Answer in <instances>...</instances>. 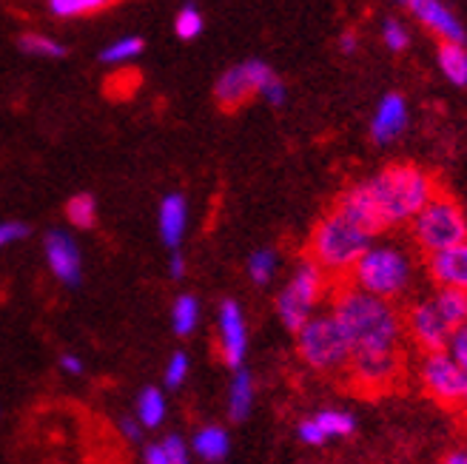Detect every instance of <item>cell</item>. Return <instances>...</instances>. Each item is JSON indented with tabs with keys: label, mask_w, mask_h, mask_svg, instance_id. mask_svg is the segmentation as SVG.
Returning <instances> with one entry per match:
<instances>
[{
	"label": "cell",
	"mask_w": 467,
	"mask_h": 464,
	"mask_svg": "<svg viewBox=\"0 0 467 464\" xmlns=\"http://www.w3.org/2000/svg\"><path fill=\"white\" fill-rule=\"evenodd\" d=\"M462 410L467 413V390H464V399H462Z\"/></svg>",
	"instance_id": "obj_46"
},
{
	"label": "cell",
	"mask_w": 467,
	"mask_h": 464,
	"mask_svg": "<svg viewBox=\"0 0 467 464\" xmlns=\"http://www.w3.org/2000/svg\"><path fill=\"white\" fill-rule=\"evenodd\" d=\"M17 49L23 55H37V57H66V46L52 40V37H46V35H37V32H23L17 37Z\"/></svg>",
	"instance_id": "obj_27"
},
{
	"label": "cell",
	"mask_w": 467,
	"mask_h": 464,
	"mask_svg": "<svg viewBox=\"0 0 467 464\" xmlns=\"http://www.w3.org/2000/svg\"><path fill=\"white\" fill-rule=\"evenodd\" d=\"M185 376H189V356H185L182 351H177L166 367V387H171V390L180 387L185 382Z\"/></svg>",
	"instance_id": "obj_34"
},
{
	"label": "cell",
	"mask_w": 467,
	"mask_h": 464,
	"mask_svg": "<svg viewBox=\"0 0 467 464\" xmlns=\"http://www.w3.org/2000/svg\"><path fill=\"white\" fill-rule=\"evenodd\" d=\"M408 129V103L402 95H385L373 111V120H370V137L377 146H388L393 140H400Z\"/></svg>",
	"instance_id": "obj_15"
},
{
	"label": "cell",
	"mask_w": 467,
	"mask_h": 464,
	"mask_svg": "<svg viewBox=\"0 0 467 464\" xmlns=\"http://www.w3.org/2000/svg\"><path fill=\"white\" fill-rule=\"evenodd\" d=\"M373 242H377V237L370 231L345 217L339 208H331L311 231L308 260L325 276H342V280H348V273L354 271L359 257Z\"/></svg>",
	"instance_id": "obj_3"
},
{
	"label": "cell",
	"mask_w": 467,
	"mask_h": 464,
	"mask_svg": "<svg viewBox=\"0 0 467 464\" xmlns=\"http://www.w3.org/2000/svg\"><path fill=\"white\" fill-rule=\"evenodd\" d=\"M328 291V276H325L311 260H302L285 288L276 294V316L288 331H299L311 316H317V305Z\"/></svg>",
	"instance_id": "obj_7"
},
{
	"label": "cell",
	"mask_w": 467,
	"mask_h": 464,
	"mask_svg": "<svg viewBox=\"0 0 467 464\" xmlns=\"http://www.w3.org/2000/svg\"><path fill=\"white\" fill-rule=\"evenodd\" d=\"M331 316L348 339L350 356L402 351L405 319L393 303L342 283L331 299Z\"/></svg>",
	"instance_id": "obj_1"
},
{
	"label": "cell",
	"mask_w": 467,
	"mask_h": 464,
	"mask_svg": "<svg viewBox=\"0 0 467 464\" xmlns=\"http://www.w3.org/2000/svg\"><path fill=\"white\" fill-rule=\"evenodd\" d=\"M431 303L436 305V311L445 316V322L451 328H462L467 325V291L459 288H436L431 294Z\"/></svg>",
	"instance_id": "obj_21"
},
{
	"label": "cell",
	"mask_w": 467,
	"mask_h": 464,
	"mask_svg": "<svg viewBox=\"0 0 467 464\" xmlns=\"http://www.w3.org/2000/svg\"><path fill=\"white\" fill-rule=\"evenodd\" d=\"M140 86V72H131V68H123V72H114L106 80V95L114 100H126L134 95V88Z\"/></svg>",
	"instance_id": "obj_32"
},
{
	"label": "cell",
	"mask_w": 467,
	"mask_h": 464,
	"mask_svg": "<svg viewBox=\"0 0 467 464\" xmlns=\"http://www.w3.org/2000/svg\"><path fill=\"white\" fill-rule=\"evenodd\" d=\"M348 374L357 390L368 393V397H379V393L390 390L402 376V351L393 354H357L348 362Z\"/></svg>",
	"instance_id": "obj_11"
},
{
	"label": "cell",
	"mask_w": 467,
	"mask_h": 464,
	"mask_svg": "<svg viewBox=\"0 0 467 464\" xmlns=\"http://www.w3.org/2000/svg\"><path fill=\"white\" fill-rule=\"evenodd\" d=\"M189 225V202L182 194H169L160 202V240L162 245L177 248Z\"/></svg>",
	"instance_id": "obj_18"
},
{
	"label": "cell",
	"mask_w": 467,
	"mask_h": 464,
	"mask_svg": "<svg viewBox=\"0 0 467 464\" xmlns=\"http://www.w3.org/2000/svg\"><path fill=\"white\" fill-rule=\"evenodd\" d=\"M448 354L467 370V325H462V328L453 331L451 345H448Z\"/></svg>",
	"instance_id": "obj_36"
},
{
	"label": "cell",
	"mask_w": 467,
	"mask_h": 464,
	"mask_svg": "<svg viewBox=\"0 0 467 464\" xmlns=\"http://www.w3.org/2000/svg\"><path fill=\"white\" fill-rule=\"evenodd\" d=\"M382 40H385V46L390 52H402V49H408V43H410L408 29L402 26L400 20H385L382 23Z\"/></svg>",
	"instance_id": "obj_33"
},
{
	"label": "cell",
	"mask_w": 467,
	"mask_h": 464,
	"mask_svg": "<svg viewBox=\"0 0 467 464\" xmlns=\"http://www.w3.org/2000/svg\"><path fill=\"white\" fill-rule=\"evenodd\" d=\"M296 354L311 370H319V374L345 370L350 362L348 339L331 314H317L302 325L296 331Z\"/></svg>",
	"instance_id": "obj_6"
},
{
	"label": "cell",
	"mask_w": 467,
	"mask_h": 464,
	"mask_svg": "<svg viewBox=\"0 0 467 464\" xmlns=\"http://www.w3.org/2000/svg\"><path fill=\"white\" fill-rule=\"evenodd\" d=\"M117 0H49V12L55 17H83L109 9Z\"/></svg>",
	"instance_id": "obj_29"
},
{
	"label": "cell",
	"mask_w": 467,
	"mask_h": 464,
	"mask_svg": "<svg viewBox=\"0 0 467 464\" xmlns=\"http://www.w3.org/2000/svg\"><path fill=\"white\" fill-rule=\"evenodd\" d=\"M400 4H408V0H400Z\"/></svg>",
	"instance_id": "obj_47"
},
{
	"label": "cell",
	"mask_w": 467,
	"mask_h": 464,
	"mask_svg": "<svg viewBox=\"0 0 467 464\" xmlns=\"http://www.w3.org/2000/svg\"><path fill=\"white\" fill-rule=\"evenodd\" d=\"M276 268H279V257H276V251H271V248L254 251L251 260H248V276H251V283L260 285V288H265L274 280Z\"/></svg>",
	"instance_id": "obj_28"
},
{
	"label": "cell",
	"mask_w": 467,
	"mask_h": 464,
	"mask_svg": "<svg viewBox=\"0 0 467 464\" xmlns=\"http://www.w3.org/2000/svg\"><path fill=\"white\" fill-rule=\"evenodd\" d=\"M348 283L385 303H396L416 283V260L405 245L373 242L348 273Z\"/></svg>",
	"instance_id": "obj_4"
},
{
	"label": "cell",
	"mask_w": 467,
	"mask_h": 464,
	"mask_svg": "<svg viewBox=\"0 0 467 464\" xmlns=\"http://www.w3.org/2000/svg\"><path fill=\"white\" fill-rule=\"evenodd\" d=\"M169 273L174 276V280H182V276H185V260H182L180 251H174V257L169 263Z\"/></svg>",
	"instance_id": "obj_43"
},
{
	"label": "cell",
	"mask_w": 467,
	"mask_h": 464,
	"mask_svg": "<svg viewBox=\"0 0 467 464\" xmlns=\"http://www.w3.org/2000/svg\"><path fill=\"white\" fill-rule=\"evenodd\" d=\"M339 49H342L345 55L357 52V35H354V32H345V35L339 37Z\"/></svg>",
	"instance_id": "obj_45"
},
{
	"label": "cell",
	"mask_w": 467,
	"mask_h": 464,
	"mask_svg": "<svg viewBox=\"0 0 467 464\" xmlns=\"http://www.w3.org/2000/svg\"><path fill=\"white\" fill-rule=\"evenodd\" d=\"M334 208H339L345 217H350L357 225H362L365 231H370L373 237L385 231L382 228V220L377 214V205H373V200H370V194L365 189V182H357V185H350L348 191H342V197L337 200Z\"/></svg>",
	"instance_id": "obj_17"
},
{
	"label": "cell",
	"mask_w": 467,
	"mask_h": 464,
	"mask_svg": "<svg viewBox=\"0 0 467 464\" xmlns=\"http://www.w3.org/2000/svg\"><path fill=\"white\" fill-rule=\"evenodd\" d=\"M365 189L377 205V214L382 220V228L393 225H410V220L439 194L436 180L419 166L400 162L388 166L379 174L365 180Z\"/></svg>",
	"instance_id": "obj_2"
},
{
	"label": "cell",
	"mask_w": 467,
	"mask_h": 464,
	"mask_svg": "<svg viewBox=\"0 0 467 464\" xmlns=\"http://www.w3.org/2000/svg\"><path fill=\"white\" fill-rule=\"evenodd\" d=\"M441 464H467V448H456V450L445 453Z\"/></svg>",
	"instance_id": "obj_44"
},
{
	"label": "cell",
	"mask_w": 467,
	"mask_h": 464,
	"mask_svg": "<svg viewBox=\"0 0 467 464\" xmlns=\"http://www.w3.org/2000/svg\"><path fill=\"white\" fill-rule=\"evenodd\" d=\"M192 448H194V453H197L202 461L217 464V461H223V459L228 456V450H231V438H228V433H225L223 428L208 425V428H200V430L194 433Z\"/></svg>",
	"instance_id": "obj_20"
},
{
	"label": "cell",
	"mask_w": 467,
	"mask_h": 464,
	"mask_svg": "<svg viewBox=\"0 0 467 464\" xmlns=\"http://www.w3.org/2000/svg\"><path fill=\"white\" fill-rule=\"evenodd\" d=\"M296 436H299V442H306V445H311V448H319V445L328 442V438L322 436V430L317 428V422L311 419V416H308V419H302V422H299Z\"/></svg>",
	"instance_id": "obj_37"
},
{
	"label": "cell",
	"mask_w": 467,
	"mask_h": 464,
	"mask_svg": "<svg viewBox=\"0 0 467 464\" xmlns=\"http://www.w3.org/2000/svg\"><path fill=\"white\" fill-rule=\"evenodd\" d=\"M402 319H405V334L410 336V342L422 354L448 351L453 328L445 322V316L436 311V305L431 303V296L410 303V308L402 314Z\"/></svg>",
	"instance_id": "obj_10"
},
{
	"label": "cell",
	"mask_w": 467,
	"mask_h": 464,
	"mask_svg": "<svg viewBox=\"0 0 467 464\" xmlns=\"http://www.w3.org/2000/svg\"><path fill=\"white\" fill-rule=\"evenodd\" d=\"M410 237L419 251L428 257L439 251H448L453 245L467 242V211L451 197L436 194L422 211L410 220Z\"/></svg>",
	"instance_id": "obj_5"
},
{
	"label": "cell",
	"mask_w": 467,
	"mask_h": 464,
	"mask_svg": "<svg viewBox=\"0 0 467 464\" xmlns=\"http://www.w3.org/2000/svg\"><path fill=\"white\" fill-rule=\"evenodd\" d=\"M251 407H254V379L245 367H240L231 379V387H228V419L245 422Z\"/></svg>",
	"instance_id": "obj_19"
},
{
	"label": "cell",
	"mask_w": 467,
	"mask_h": 464,
	"mask_svg": "<svg viewBox=\"0 0 467 464\" xmlns=\"http://www.w3.org/2000/svg\"><path fill=\"white\" fill-rule=\"evenodd\" d=\"M166 419V397L157 387H143L137 397V422L143 428H160Z\"/></svg>",
	"instance_id": "obj_24"
},
{
	"label": "cell",
	"mask_w": 467,
	"mask_h": 464,
	"mask_svg": "<svg viewBox=\"0 0 467 464\" xmlns=\"http://www.w3.org/2000/svg\"><path fill=\"white\" fill-rule=\"evenodd\" d=\"M217 328H220L223 362L231 370H240L243 362H245V351H248V328H245L243 308L234 303V299H223L220 316H217Z\"/></svg>",
	"instance_id": "obj_12"
},
{
	"label": "cell",
	"mask_w": 467,
	"mask_h": 464,
	"mask_svg": "<svg viewBox=\"0 0 467 464\" xmlns=\"http://www.w3.org/2000/svg\"><path fill=\"white\" fill-rule=\"evenodd\" d=\"M146 43L143 37H123L117 43H109L106 49L100 52V63H109V66H120L126 60H134L137 55H143Z\"/></svg>",
	"instance_id": "obj_30"
},
{
	"label": "cell",
	"mask_w": 467,
	"mask_h": 464,
	"mask_svg": "<svg viewBox=\"0 0 467 464\" xmlns=\"http://www.w3.org/2000/svg\"><path fill=\"white\" fill-rule=\"evenodd\" d=\"M419 385L428 397L441 407H462L464 390H467V370L448 354H425L419 362Z\"/></svg>",
	"instance_id": "obj_8"
},
{
	"label": "cell",
	"mask_w": 467,
	"mask_h": 464,
	"mask_svg": "<svg viewBox=\"0 0 467 464\" xmlns=\"http://www.w3.org/2000/svg\"><path fill=\"white\" fill-rule=\"evenodd\" d=\"M43 251H46V260H49V268L57 280L78 288L83 280V263H80L78 242L68 234H63V231H49L43 240Z\"/></svg>",
	"instance_id": "obj_13"
},
{
	"label": "cell",
	"mask_w": 467,
	"mask_h": 464,
	"mask_svg": "<svg viewBox=\"0 0 467 464\" xmlns=\"http://www.w3.org/2000/svg\"><path fill=\"white\" fill-rule=\"evenodd\" d=\"M162 450H166V456H169V464H189V445H185L177 433L166 436Z\"/></svg>",
	"instance_id": "obj_35"
},
{
	"label": "cell",
	"mask_w": 467,
	"mask_h": 464,
	"mask_svg": "<svg viewBox=\"0 0 467 464\" xmlns=\"http://www.w3.org/2000/svg\"><path fill=\"white\" fill-rule=\"evenodd\" d=\"M416 20H422L425 26L441 40V43H464V26H462V20L441 4V0H408L405 4Z\"/></svg>",
	"instance_id": "obj_14"
},
{
	"label": "cell",
	"mask_w": 467,
	"mask_h": 464,
	"mask_svg": "<svg viewBox=\"0 0 467 464\" xmlns=\"http://www.w3.org/2000/svg\"><path fill=\"white\" fill-rule=\"evenodd\" d=\"M174 32L180 40H194L202 35V15L194 4H185L180 12H177V20H174Z\"/></svg>",
	"instance_id": "obj_31"
},
{
	"label": "cell",
	"mask_w": 467,
	"mask_h": 464,
	"mask_svg": "<svg viewBox=\"0 0 467 464\" xmlns=\"http://www.w3.org/2000/svg\"><path fill=\"white\" fill-rule=\"evenodd\" d=\"M60 367L66 370V374H72V376H80L83 374V362L75 354H63L60 356Z\"/></svg>",
	"instance_id": "obj_42"
},
{
	"label": "cell",
	"mask_w": 467,
	"mask_h": 464,
	"mask_svg": "<svg viewBox=\"0 0 467 464\" xmlns=\"http://www.w3.org/2000/svg\"><path fill=\"white\" fill-rule=\"evenodd\" d=\"M428 273L436 288H459L467 291V242L453 245L428 257Z\"/></svg>",
	"instance_id": "obj_16"
},
{
	"label": "cell",
	"mask_w": 467,
	"mask_h": 464,
	"mask_svg": "<svg viewBox=\"0 0 467 464\" xmlns=\"http://www.w3.org/2000/svg\"><path fill=\"white\" fill-rule=\"evenodd\" d=\"M285 98H288V88H285V83L279 80V77H274V80L263 88V100L271 103V106H285Z\"/></svg>",
	"instance_id": "obj_39"
},
{
	"label": "cell",
	"mask_w": 467,
	"mask_h": 464,
	"mask_svg": "<svg viewBox=\"0 0 467 464\" xmlns=\"http://www.w3.org/2000/svg\"><path fill=\"white\" fill-rule=\"evenodd\" d=\"M439 68L453 86H467V49L459 43H439Z\"/></svg>",
	"instance_id": "obj_22"
},
{
	"label": "cell",
	"mask_w": 467,
	"mask_h": 464,
	"mask_svg": "<svg viewBox=\"0 0 467 464\" xmlns=\"http://www.w3.org/2000/svg\"><path fill=\"white\" fill-rule=\"evenodd\" d=\"M143 461L146 464H169V456H166V450H162V445H146Z\"/></svg>",
	"instance_id": "obj_41"
},
{
	"label": "cell",
	"mask_w": 467,
	"mask_h": 464,
	"mask_svg": "<svg viewBox=\"0 0 467 464\" xmlns=\"http://www.w3.org/2000/svg\"><path fill=\"white\" fill-rule=\"evenodd\" d=\"M311 419L317 422V428L322 430V436L328 438H345L357 430V416L348 413V410H337V407H328V410H319L314 413Z\"/></svg>",
	"instance_id": "obj_23"
},
{
	"label": "cell",
	"mask_w": 467,
	"mask_h": 464,
	"mask_svg": "<svg viewBox=\"0 0 467 464\" xmlns=\"http://www.w3.org/2000/svg\"><path fill=\"white\" fill-rule=\"evenodd\" d=\"M66 217L75 228L80 231H91L98 225V200L91 194H75L66 202Z\"/></svg>",
	"instance_id": "obj_25"
},
{
	"label": "cell",
	"mask_w": 467,
	"mask_h": 464,
	"mask_svg": "<svg viewBox=\"0 0 467 464\" xmlns=\"http://www.w3.org/2000/svg\"><path fill=\"white\" fill-rule=\"evenodd\" d=\"M23 237H29V225L23 222H0V248H6Z\"/></svg>",
	"instance_id": "obj_38"
},
{
	"label": "cell",
	"mask_w": 467,
	"mask_h": 464,
	"mask_svg": "<svg viewBox=\"0 0 467 464\" xmlns=\"http://www.w3.org/2000/svg\"><path fill=\"white\" fill-rule=\"evenodd\" d=\"M171 322H174V334L177 336H189L194 334L197 322H200V303L192 294H182L177 296L174 311H171Z\"/></svg>",
	"instance_id": "obj_26"
},
{
	"label": "cell",
	"mask_w": 467,
	"mask_h": 464,
	"mask_svg": "<svg viewBox=\"0 0 467 464\" xmlns=\"http://www.w3.org/2000/svg\"><path fill=\"white\" fill-rule=\"evenodd\" d=\"M120 430H123V436L129 438V442H143V425H140L137 419H131V416H123Z\"/></svg>",
	"instance_id": "obj_40"
},
{
	"label": "cell",
	"mask_w": 467,
	"mask_h": 464,
	"mask_svg": "<svg viewBox=\"0 0 467 464\" xmlns=\"http://www.w3.org/2000/svg\"><path fill=\"white\" fill-rule=\"evenodd\" d=\"M276 75L271 66L263 60H245L240 66L223 72L214 83V100L220 103L223 111H237L245 106L254 95H263V88L274 80Z\"/></svg>",
	"instance_id": "obj_9"
}]
</instances>
